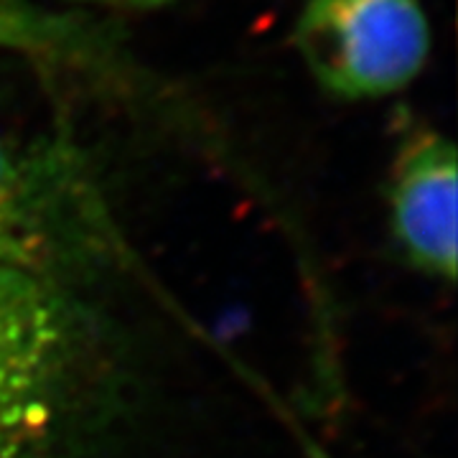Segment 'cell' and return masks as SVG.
<instances>
[{
    "label": "cell",
    "mask_w": 458,
    "mask_h": 458,
    "mask_svg": "<svg viewBox=\"0 0 458 458\" xmlns=\"http://www.w3.org/2000/svg\"><path fill=\"white\" fill-rule=\"evenodd\" d=\"M113 352L77 288L0 270V458H69L98 420Z\"/></svg>",
    "instance_id": "6da1fadb"
},
{
    "label": "cell",
    "mask_w": 458,
    "mask_h": 458,
    "mask_svg": "<svg viewBox=\"0 0 458 458\" xmlns=\"http://www.w3.org/2000/svg\"><path fill=\"white\" fill-rule=\"evenodd\" d=\"M125 255L102 181L72 132H0L3 273L77 288Z\"/></svg>",
    "instance_id": "7a4b0ae2"
},
{
    "label": "cell",
    "mask_w": 458,
    "mask_h": 458,
    "mask_svg": "<svg viewBox=\"0 0 458 458\" xmlns=\"http://www.w3.org/2000/svg\"><path fill=\"white\" fill-rule=\"evenodd\" d=\"M293 41L328 95L377 99L423 72L430 26L420 0H306Z\"/></svg>",
    "instance_id": "3957f363"
},
{
    "label": "cell",
    "mask_w": 458,
    "mask_h": 458,
    "mask_svg": "<svg viewBox=\"0 0 458 458\" xmlns=\"http://www.w3.org/2000/svg\"><path fill=\"white\" fill-rule=\"evenodd\" d=\"M390 227L405 260L423 276L456 283L458 270V161L443 132L408 138L390 176Z\"/></svg>",
    "instance_id": "277c9868"
},
{
    "label": "cell",
    "mask_w": 458,
    "mask_h": 458,
    "mask_svg": "<svg viewBox=\"0 0 458 458\" xmlns=\"http://www.w3.org/2000/svg\"><path fill=\"white\" fill-rule=\"evenodd\" d=\"M0 49L107 80L128 72L120 41L107 29L33 0H0Z\"/></svg>",
    "instance_id": "5b68a950"
},
{
    "label": "cell",
    "mask_w": 458,
    "mask_h": 458,
    "mask_svg": "<svg viewBox=\"0 0 458 458\" xmlns=\"http://www.w3.org/2000/svg\"><path fill=\"white\" fill-rule=\"evenodd\" d=\"M89 3L117 8V11H158L164 5L176 3V0H89Z\"/></svg>",
    "instance_id": "8992f818"
},
{
    "label": "cell",
    "mask_w": 458,
    "mask_h": 458,
    "mask_svg": "<svg viewBox=\"0 0 458 458\" xmlns=\"http://www.w3.org/2000/svg\"><path fill=\"white\" fill-rule=\"evenodd\" d=\"M298 441H301V445H303V451H306V456L309 458H334V456H328L327 451H324V445L313 443L303 430H298Z\"/></svg>",
    "instance_id": "52a82bcc"
}]
</instances>
